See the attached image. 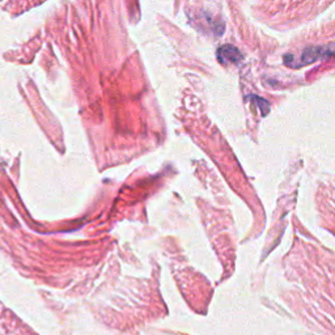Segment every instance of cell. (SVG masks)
<instances>
[{
	"instance_id": "cell-1",
	"label": "cell",
	"mask_w": 335,
	"mask_h": 335,
	"mask_svg": "<svg viewBox=\"0 0 335 335\" xmlns=\"http://www.w3.org/2000/svg\"><path fill=\"white\" fill-rule=\"evenodd\" d=\"M334 52V45L330 43L327 46H320V47H308L301 52L300 57V66H305V64H311L314 62L320 61V59H329L332 57Z\"/></svg>"
},
{
	"instance_id": "cell-2",
	"label": "cell",
	"mask_w": 335,
	"mask_h": 335,
	"mask_svg": "<svg viewBox=\"0 0 335 335\" xmlns=\"http://www.w3.org/2000/svg\"><path fill=\"white\" fill-rule=\"evenodd\" d=\"M242 58H244L242 54L240 52V50L236 49L235 46L224 45L217 49V59H219L220 63L222 64L238 63V62L242 61Z\"/></svg>"
}]
</instances>
